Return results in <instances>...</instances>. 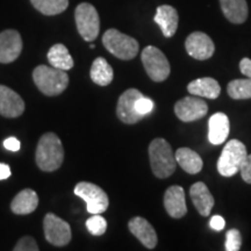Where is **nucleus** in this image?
Listing matches in <instances>:
<instances>
[{
	"label": "nucleus",
	"instance_id": "4468645a",
	"mask_svg": "<svg viewBox=\"0 0 251 251\" xmlns=\"http://www.w3.org/2000/svg\"><path fill=\"white\" fill-rule=\"evenodd\" d=\"M25 112V101L9 87L0 85V115L5 118H18Z\"/></svg>",
	"mask_w": 251,
	"mask_h": 251
},
{
	"label": "nucleus",
	"instance_id": "c9c22d12",
	"mask_svg": "<svg viewBox=\"0 0 251 251\" xmlns=\"http://www.w3.org/2000/svg\"><path fill=\"white\" fill-rule=\"evenodd\" d=\"M11 176V168L5 163H0V180L7 179Z\"/></svg>",
	"mask_w": 251,
	"mask_h": 251
},
{
	"label": "nucleus",
	"instance_id": "b1692460",
	"mask_svg": "<svg viewBox=\"0 0 251 251\" xmlns=\"http://www.w3.org/2000/svg\"><path fill=\"white\" fill-rule=\"evenodd\" d=\"M47 57H48V61L51 67L61 69V70L64 71L71 70L75 65L74 58L71 57L68 48L64 45H62V43H57V45L52 46L49 49Z\"/></svg>",
	"mask_w": 251,
	"mask_h": 251
},
{
	"label": "nucleus",
	"instance_id": "473e14b6",
	"mask_svg": "<svg viewBox=\"0 0 251 251\" xmlns=\"http://www.w3.org/2000/svg\"><path fill=\"white\" fill-rule=\"evenodd\" d=\"M4 147L9 151H19L20 150V141L15 137H8L4 141Z\"/></svg>",
	"mask_w": 251,
	"mask_h": 251
},
{
	"label": "nucleus",
	"instance_id": "f3484780",
	"mask_svg": "<svg viewBox=\"0 0 251 251\" xmlns=\"http://www.w3.org/2000/svg\"><path fill=\"white\" fill-rule=\"evenodd\" d=\"M190 197L200 215L208 216L211 214L215 201L205 183L198 181V183L193 184L190 188Z\"/></svg>",
	"mask_w": 251,
	"mask_h": 251
},
{
	"label": "nucleus",
	"instance_id": "0eeeda50",
	"mask_svg": "<svg viewBox=\"0 0 251 251\" xmlns=\"http://www.w3.org/2000/svg\"><path fill=\"white\" fill-rule=\"evenodd\" d=\"M141 59L146 72L153 81H164L170 76V63L166 56L156 47H146L141 54Z\"/></svg>",
	"mask_w": 251,
	"mask_h": 251
},
{
	"label": "nucleus",
	"instance_id": "f257e3e1",
	"mask_svg": "<svg viewBox=\"0 0 251 251\" xmlns=\"http://www.w3.org/2000/svg\"><path fill=\"white\" fill-rule=\"evenodd\" d=\"M35 161L45 172H52L61 168L64 161V149L61 139L55 133H46L41 136L36 147Z\"/></svg>",
	"mask_w": 251,
	"mask_h": 251
},
{
	"label": "nucleus",
	"instance_id": "c85d7f7f",
	"mask_svg": "<svg viewBox=\"0 0 251 251\" xmlns=\"http://www.w3.org/2000/svg\"><path fill=\"white\" fill-rule=\"evenodd\" d=\"M242 247V235L237 229H230L226 234V248L227 251H238Z\"/></svg>",
	"mask_w": 251,
	"mask_h": 251
},
{
	"label": "nucleus",
	"instance_id": "f8f14e48",
	"mask_svg": "<svg viewBox=\"0 0 251 251\" xmlns=\"http://www.w3.org/2000/svg\"><path fill=\"white\" fill-rule=\"evenodd\" d=\"M185 48L191 57L198 61L211 58L215 51V46L211 37L202 31H194L185 41Z\"/></svg>",
	"mask_w": 251,
	"mask_h": 251
},
{
	"label": "nucleus",
	"instance_id": "e433bc0d",
	"mask_svg": "<svg viewBox=\"0 0 251 251\" xmlns=\"http://www.w3.org/2000/svg\"><path fill=\"white\" fill-rule=\"evenodd\" d=\"M90 48H91V49H94V48H96V46H94V45H92V43H91V45H90Z\"/></svg>",
	"mask_w": 251,
	"mask_h": 251
},
{
	"label": "nucleus",
	"instance_id": "f03ea898",
	"mask_svg": "<svg viewBox=\"0 0 251 251\" xmlns=\"http://www.w3.org/2000/svg\"><path fill=\"white\" fill-rule=\"evenodd\" d=\"M33 80L37 89L48 97L59 96L69 85L67 72L48 65H39L34 69Z\"/></svg>",
	"mask_w": 251,
	"mask_h": 251
},
{
	"label": "nucleus",
	"instance_id": "39448f33",
	"mask_svg": "<svg viewBox=\"0 0 251 251\" xmlns=\"http://www.w3.org/2000/svg\"><path fill=\"white\" fill-rule=\"evenodd\" d=\"M248 155L246 146L238 140H231L226 144L218 161V171L224 177H233L240 172Z\"/></svg>",
	"mask_w": 251,
	"mask_h": 251
},
{
	"label": "nucleus",
	"instance_id": "1a4fd4ad",
	"mask_svg": "<svg viewBox=\"0 0 251 251\" xmlns=\"http://www.w3.org/2000/svg\"><path fill=\"white\" fill-rule=\"evenodd\" d=\"M43 230L46 240L52 246L64 247L70 243L72 237L70 225L54 213L46 214L43 219Z\"/></svg>",
	"mask_w": 251,
	"mask_h": 251
},
{
	"label": "nucleus",
	"instance_id": "2f4dec72",
	"mask_svg": "<svg viewBox=\"0 0 251 251\" xmlns=\"http://www.w3.org/2000/svg\"><path fill=\"white\" fill-rule=\"evenodd\" d=\"M240 172L241 176H242V179L246 183L251 184V153L250 155H247L242 166H241Z\"/></svg>",
	"mask_w": 251,
	"mask_h": 251
},
{
	"label": "nucleus",
	"instance_id": "6ab92c4d",
	"mask_svg": "<svg viewBox=\"0 0 251 251\" xmlns=\"http://www.w3.org/2000/svg\"><path fill=\"white\" fill-rule=\"evenodd\" d=\"M230 124L225 113H215L208 121V140L214 146L222 144L227 140Z\"/></svg>",
	"mask_w": 251,
	"mask_h": 251
},
{
	"label": "nucleus",
	"instance_id": "412c9836",
	"mask_svg": "<svg viewBox=\"0 0 251 251\" xmlns=\"http://www.w3.org/2000/svg\"><path fill=\"white\" fill-rule=\"evenodd\" d=\"M188 92L193 96L202 97V98L216 99L221 93L220 84L214 78H198V79L191 81L187 85Z\"/></svg>",
	"mask_w": 251,
	"mask_h": 251
},
{
	"label": "nucleus",
	"instance_id": "a211bd4d",
	"mask_svg": "<svg viewBox=\"0 0 251 251\" xmlns=\"http://www.w3.org/2000/svg\"><path fill=\"white\" fill-rule=\"evenodd\" d=\"M153 20L161 28L163 35L165 37H172L177 31L179 17L175 7L170 5H162L157 7Z\"/></svg>",
	"mask_w": 251,
	"mask_h": 251
},
{
	"label": "nucleus",
	"instance_id": "cd10ccee",
	"mask_svg": "<svg viewBox=\"0 0 251 251\" xmlns=\"http://www.w3.org/2000/svg\"><path fill=\"white\" fill-rule=\"evenodd\" d=\"M86 228L93 236H101L107 230V221L100 214H92L86 220Z\"/></svg>",
	"mask_w": 251,
	"mask_h": 251
},
{
	"label": "nucleus",
	"instance_id": "f704fd0d",
	"mask_svg": "<svg viewBox=\"0 0 251 251\" xmlns=\"http://www.w3.org/2000/svg\"><path fill=\"white\" fill-rule=\"evenodd\" d=\"M240 70L244 76L251 78V59L244 57L240 62Z\"/></svg>",
	"mask_w": 251,
	"mask_h": 251
},
{
	"label": "nucleus",
	"instance_id": "4be33fe9",
	"mask_svg": "<svg viewBox=\"0 0 251 251\" xmlns=\"http://www.w3.org/2000/svg\"><path fill=\"white\" fill-rule=\"evenodd\" d=\"M222 13L231 24H243L248 19V4L246 0H220Z\"/></svg>",
	"mask_w": 251,
	"mask_h": 251
},
{
	"label": "nucleus",
	"instance_id": "aec40b11",
	"mask_svg": "<svg viewBox=\"0 0 251 251\" xmlns=\"http://www.w3.org/2000/svg\"><path fill=\"white\" fill-rule=\"evenodd\" d=\"M39 206V196L31 188L20 191L11 202V211L17 215H27L33 213Z\"/></svg>",
	"mask_w": 251,
	"mask_h": 251
},
{
	"label": "nucleus",
	"instance_id": "6e6552de",
	"mask_svg": "<svg viewBox=\"0 0 251 251\" xmlns=\"http://www.w3.org/2000/svg\"><path fill=\"white\" fill-rule=\"evenodd\" d=\"M74 192L77 197L85 200L87 212L91 214H101L108 208V196L98 185L89 181H80L76 185Z\"/></svg>",
	"mask_w": 251,
	"mask_h": 251
},
{
	"label": "nucleus",
	"instance_id": "7ed1b4c3",
	"mask_svg": "<svg viewBox=\"0 0 251 251\" xmlns=\"http://www.w3.org/2000/svg\"><path fill=\"white\" fill-rule=\"evenodd\" d=\"M149 158L151 170L157 178L164 179L170 177L176 170L177 161L175 152L170 143L164 139H155L150 143Z\"/></svg>",
	"mask_w": 251,
	"mask_h": 251
},
{
	"label": "nucleus",
	"instance_id": "bb28decb",
	"mask_svg": "<svg viewBox=\"0 0 251 251\" xmlns=\"http://www.w3.org/2000/svg\"><path fill=\"white\" fill-rule=\"evenodd\" d=\"M227 92L233 99H250L251 98V78L247 79H234L228 84Z\"/></svg>",
	"mask_w": 251,
	"mask_h": 251
},
{
	"label": "nucleus",
	"instance_id": "20e7f679",
	"mask_svg": "<svg viewBox=\"0 0 251 251\" xmlns=\"http://www.w3.org/2000/svg\"><path fill=\"white\" fill-rule=\"evenodd\" d=\"M102 43L112 55L122 61H129L139 54V42L134 37L126 35L114 28L105 31Z\"/></svg>",
	"mask_w": 251,
	"mask_h": 251
},
{
	"label": "nucleus",
	"instance_id": "ddd939ff",
	"mask_svg": "<svg viewBox=\"0 0 251 251\" xmlns=\"http://www.w3.org/2000/svg\"><path fill=\"white\" fill-rule=\"evenodd\" d=\"M23 39L14 29H6L0 33V63L14 62L23 51Z\"/></svg>",
	"mask_w": 251,
	"mask_h": 251
},
{
	"label": "nucleus",
	"instance_id": "393cba45",
	"mask_svg": "<svg viewBox=\"0 0 251 251\" xmlns=\"http://www.w3.org/2000/svg\"><path fill=\"white\" fill-rule=\"evenodd\" d=\"M90 76L93 83L99 86H107L112 83L114 72L108 62L103 57H97L92 63Z\"/></svg>",
	"mask_w": 251,
	"mask_h": 251
},
{
	"label": "nucleus",
	"instance_id": "423d86ee",
	"mask_svg": "<svg viewBox=\"0 0 251 251\" xmlns=\"http://www.w3.org/2000/svg\"><path fill=\"white\" fill-rule=\"evenodd\" d=\"M77 29L79 35L87 42H92L98 37L100 19L96 7L89 2H81L75 11Z\"/></svg>",
	"mask_w": 251,
	"mask_h": 251
},
{
	"label": "nucleus",
	"instance_id": "dca6fc26",
	"mask_svg": "<svg viewBox=\"0 0 251 251\" xmlns=\"http://www.w3.org/2000/svg\"><path fill=\"white\" fill-rule=\"evenodd\" d=\"M129 231L147 249H153L157 246V234L151 225L141 216H135L128 222Z\"/></svg>",
	"mask_w": 251,
	"mask_h": 251
},
{
	"label": "nucleus",
	"instance_id": "2eb2a0df",
	"mask_svg": "<svg viewBox=\"0 0 251 251\" xmlns=\"http://www.w3.org/2000/svg\"><path fill=\"white\" fill-rule=\"evenodd\" d=\"M164 207L168 214L174 219H181L186 215L187 207L183 187L175 185L165 191Z\"/></svg>",
	"mask_w": 251,
	"mask_h": 251
},
{
	"label": "nucleus",
	"instance_id": "c756f323",
	"mask_svg": "<svg viewBox=\"0 0 251 251\" xmlns=\"http://www.w3.org/2000/svg\"><path fill=\"white\" fill-rule=\"evenodd\" d=\"M14 251H37L39 247H37L36 241L30 236H24L18 241L13 248Z\"/></svg>",
	"mask_w": 251,
	"mask_h": 251
},
{
	"label": "nucleus",
	"instance_id": "5701e85b",
	"mask_svg": "<svg viewBox=\"0 0 251 251\" xmlns=\"http://www.w3.org/2000/svg\"><path fill=\"white\" fill-rule=\"evenodd\" d=\"M176 161L180 165V168L184 171H186L190 175L199 174L202 169V158L199 156V153L193 151L190 148H179L177 152L175 153Z\"/></svg>",
	"mask_w": 251,
	"mask_h": 251
},
{
	"label": "nucleus",
	"instance_id": "a878e982",
	"mask_svg": "<svg viewBox=\"0 0 251 251\" xmlns=\"http://www.w3.org/2000/svg\"><path fill=\"white\" fill-rule=\"evenodd\" d=\"M31 5L45 15H57L69 6V0H30Z\"/></svg>",
	"mask_w": 251,
	"mask_h": 251
},
{
	"label": "nucleus",
	"instance_id": "9d476101",
	"mask_svg": "<svg viewBox=\"0 0 251 251\" xmlns=\"http://www.w3.org/2000/svg\"><path fill=\"white\" fill-rule=\"evenodd\" d=\"M208 112V105L205 100L198 98L197 96L185 97L176 102L175 113L179 120L184 122H192L205 117Z\"/></svg>",
	"mask_w": 251,
	"mask_h": 251
},
{
	"label": "nucleus",
	"instance_id": "7c9ffc66",
	"mask_svg": "<svg viewBox=\"0 0 251 251\" xmlns=\"http://www.w3.org/2000/svg\"><path fill=\"white\" fill-rule=\"evenodd\" d=\"M135 108H136L137 113L144 118L146 115H148L151 113L153 108V101L151 99L146 98V97L142 96L141 98L137 99L136 103H135Z\"/></svg>",
	"mask_w": 251,
	"mask_h": 251
},
{
	"label": "nucleus",
	"instance_id": "9b49d317",
	"mask_svg": "<svg viewBox=\"0 0 251 251\" xmlns=\"http://www.w3.org/2000/svg\"><path fill=\"white\" fill-rule=\"evenodd\" d=\"M142 96L143 94L136 89H128L121 94L118 100L117 115L124 124L134 125L142 120L143 117L139 114L135 108V103H136L137 99Z\"/></svg>",
	"mask_w": 251,
	"mask_h": 251
},
{
	"label": "nucleus",
	"instance_id": "72a5a7b5",
	"mask_svg": "<svg viewBox=\"0 0 251 251\" xmlns=\"http://www.w3.org/2000/svg\"><path fill=\"white\" fill-rule=\"evenodd\" d=\"M209 225H211L212 229H214V230H216V231H220V230H222V229L225 228L226 221H225V219L222 218V216L214 215L211 219V222H209Z\"/></svg>",
	"mask_w": 251,
	"mask_h": 251
}]
</instances>
